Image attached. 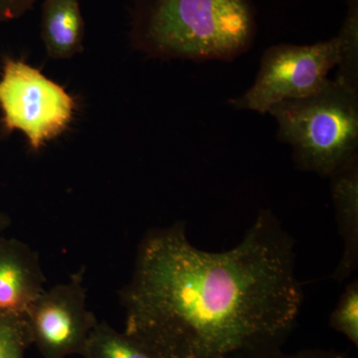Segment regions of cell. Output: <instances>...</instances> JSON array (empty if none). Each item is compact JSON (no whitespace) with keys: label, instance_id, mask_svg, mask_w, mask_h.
<instances>
[{"label":"cell","instance_id":"1","mask_svg":"<svg viewBox=\"0 0 358 358\" xmlns=\"http://www.w3.org/2000/svg\"><path fill=\"white\" fill-rule=\"evenodd\" d=\"M294 245L268 209L222 252L183 222L148 231L122 289L124 333L157 358H274L303 306Z\"/></svg>","mask_w":358,"mask_h":358},{"label":"cell","instance_id":"2","mask_svg":"<svg viewBox=\"0 0 358 358\" xmlns=\"http://www.w3.org/2000/svg\"><path fill=\"white\" fill-rule=\"evenodd\" d=\"M256 30L251 0H134L129 38L148 57L232 62Z\"/></svg>","mask_w":358,"mask_h":358},{"label":"cell","instance_id":"3","mask_svg":"<svg viewBox=\"0 0 358 358\" xmlns=\"http://www.w3.org/2000/svg\"><path fill=\"white\" fill-rule=\"evenodd\" d=\"M268 114L301 171L329 178L358 157V89L329 79L313 95L275 103Z\"/></svg>","mask_w":358,"mask_h":358},{"label":"cell","instance_id":"4","mask_svg":"<svg viewBox=\"0 0 358 358\" xmlns=\"http://www.w3.org/2000/svg\"><path fill=\"white\" fill-rule=\"evenodd\" d=\"M74 96L41 71L20 59L6 58L0 75L1 126L20 131L33 152L65 133L76 115Z\"/></svg>","mask_w":358,"mask_h":358},{"label":"cell","instance_id":"5","mask_svg":"<svg viewBox=\"0 0 358 358\" xmlns=\"http://www.w3.org/2000/svg\"><path fill=\"white\" fill-rule=\"evenodd\" d=\"M338 63L336 36L312 45H273L263 53L253 85L242 95L230 99L229 105L238 110L268 114L275 103L319 91Z\"/></svg>","mask_w":358,"mask_h":358},{"label":"cell","instance_id":"6","mask_svg":"<svg viewBox=\"0 0 358 358\" xmlns=\"http://www.w3.org/2000/svg\"><path fill=\"white\" fill-rule=\"evenodd\" d=\"M32 345L43 358L79 355L99 320L87 307L84 271L45 289L25 313Z\"/></svg>","mask_w":358,"mask_h":358},{"label":"cell","instance_id":"7","mask_svg":"<svg viewBox=\"0 0 358 358\" xmlns=\"http://www.w3.org/2000/svg\"><path fill=\"white\" fill-rule=\"evenodd\" d=\"M45 282L38 254L16 238L0 236V310L25 315Z\"/></svg>","mask_w":358,"mask_h":358},{"label":"cell","instance_id":"8","mask_svg":"<svg viewBox=\"0 0 358 358\" xmlns=\"http://www.w3.org/2000/svg\"><path fill=\"white\" fill-rule=\"evenodd\" d=\"M338 233L343 239V255L333 274L343 282L358 267V157L348 162L329 178Z\"/></svg>","mask_w":358,"mask_h":358},{"label":"cell","instance_id":"9","mask_svg":"<svg viewBox=\"0 0 358 358\" xmlns=\"http://www.w3.org/2000/svg\"><path fill=\"white\" fill-rule=\"evenodd\" d=\"M41 37L50 58L65 60L81 53L85 22L79 0H44Z\"/></svg>","mask_w":358,"mask_h":358},{"label":"cell","instance_id":"10","mask_svg":"<svg viewBox=\"0 0 358 358\" xmlns=\"http://www.w3.org/2000/svg\"><path fill=\"white\" fill-rule=\"evenodd\" d=\"M80 355L84 358H157L138 341L105 322H99L94 327Z\"/></svg>","mask_w":358,"mask_h":358},{"label":"cell","instance_id":"11","mask_svg":"<svg viewBox=\"0 0 358 358\" xmlns=\"http://www.w3.org/2000/svg\"><path fill=\"white\" fill-rule=\"evenodd\" d=\"M338 63L334 79L358 89V0H348L338 34Z\"/></svg>","mask_w":358,"mask_h":358},{"label":"cell","instance_id":"12","mask_svg":"<svg viewBox=\"0 0 358 358\" xmlns=\"http://www.w3.org/2000/svg\"><path fill=\"white\" fill-rule=\"evenodd\" d=\"M32 345L24 315L0 310V358H25Z\"/></svg>","mask_w":358,"mask_h":358},{"label":"cell","instance_id":"13","mask_svg":"<svg viewBox=\"0 0 358 358\" xmlns=\"http://www.w3.org/2000/svg\"><path fill=\"white\" fill-rule=\"evenodd\" d=\"M329 326L358 346V282L353 280L341 294L329 317Z\"/></svg>","mask_w":358,"mask_h":358},{"label":"cell","instance_id":"14","mask_svg":"<svg viewBox=\"0 0 358 358\" xmlns=\"http://www.w3.org/2000/svg\"><path fill=\"white\" fill-rule=\"evenodd\" d=\"M36 1L37 0H0V24L21 17Z\"/></svg>","mask_w":358,"mask_h":358},{"label":"cell","instance_id":"15","mask_svg":"<svg viewBox=\"0 0 358 358\" xmlns=\"http://www.w3.org/2000/svg\"><path fill=\"white\" fill-rule=\"evenodd\" d=\"M274 358H352L348 353L338 352L334 350H303L294 353H278Z\"/></svg>","mask_w":358,"mask_h":358},{"label":"cell","instance_id":"16","mask_svg":"<svg viewBox=\"0 0 358 358\" xmlns=\"http://www.w3.org/2000/svg\"><path fill=\"white\" fill-rule=\"evenodd\" d=\"M10 225L11 219L9 217L8 214L0 210V236L3 235V233L6 232V229H8Z\"/></svg>","mask_w":358,"mask_h":358}]
</instances>
